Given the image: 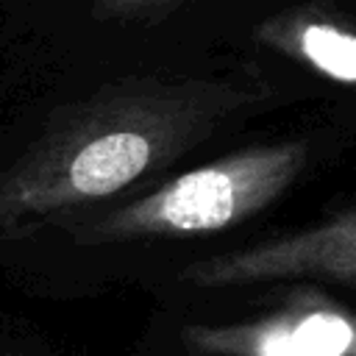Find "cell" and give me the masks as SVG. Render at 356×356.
<instances>
[{"label": "cell", "instance_id": "1", "mask_svg": "<svg viewBox=\"0 0 356 356\" xmlns=\"http://www.w3.org/2000/svg\"><path fill=\"white\" fill-rule=\"evenodd\" d=\"M253 92L211 81H128L61 111L0 172V236L103 200L203 142Z\"/></svg>", "mask_w": 356, "mask_h": 356}, {"label": "cell", "instance_id": "2", "mask_svg": "<svg viewBox=\"0 0 356 356\" xmlns=\"http://www.w3.org/2000/svg\"><path fill=\"white\" fill-rule=\"evenodd\" d=\"M300 139L259 142L175 175L159 189L70 228L81 245L197 236L231 228L278 200L306 170Z\"/></svg>", "mask_w": 356, "mask_h": 356}, {"label": "cell", "instance_id": "3", "mask_svg": "<svg viewBox=\"0 0 356 356\" xmlns=\"http://www.w3.org/2000/svg\"><path fill=\"white\" fill-rule=\"evenodd\" d=\"M189 356H356V312L303 284L286 300L239 323H189L181 328Z\"/></svg>", "mask_w": 356, "mask_h": 356}, {"label": "cell", "instance_id": "4", "mask_svg": "<svg viewBox=\"0 0 356 356\" xmlns=\"http://www.w3.org/2000/svg\"><path fill=\"white\" fill-rule=\"evenodd\" d=\"M181 278L203 289L289 278H323L356 286V203L317 225L200 259Z\"/></svg>", "mask_w": 356, "mask_h": 356}, {"label": "cell", "instance_id": "5", "mask_svg": "<svg viewBox=\"0 0 356 356\" xmlns=\"http://www.w3.org/2000/svg\"><path fill=\"white\" fill-rule=\"evenodd\" d=\"M253 36L328 81L356 86V28L323 6L278 11L267 17Z\"/></svg>", "mask_w": 356, "mask_h": 356}, {"label": "cell", "instance_id": "6", "mask_svg": "<svg viewBox=\"0 0 356 356\" xmlns=\"http://www.w3.org/2000/svg\"><path fill=\"white\" fill-rule=\"evenodd\" d=\"M189 0H92V17L100 22H145L159 19Z\"/></svg>", "mask_w": 356, "mask_h": 356}, {"label": "cell", "instance_id": "7", "mask_svg": "<svg viewBox=\"0 0 356 356\" xmlns=\"http://www.w3.org/2000/svg\"><path fill=\"white\" fill-rule=\"evenodd\" d=\"M8 356H17V353H8Z\"/></svg>", "mask_w": 356, "mask_h": 356}]
</instances>
